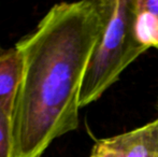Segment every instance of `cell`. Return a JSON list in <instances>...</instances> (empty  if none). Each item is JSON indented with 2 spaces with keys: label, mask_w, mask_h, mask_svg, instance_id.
Returning a JSON list of instances; mask_svg holds the SVG:
<instances>
[{
  "label": "cell",
  "mask_w": 158,
  "mask_h": 157,
  "mask_svg": "<svg viewBox=\"0 0 158 157\" xmlns=\"http://www.w3.org/2000/svg\"><path fill=\"white\" fill-rule=\"evenodd\" d=\"M112 0L53 6L16 42L23 76L11 119V157H41L53 141L79 127L80 90Z\"/></svg>",
  "instance_id": "6da1fadb"
},
{
  "label": "cell",
  "mask_w": 158,
  "mask_h": 157,
  "mask_svg": "<svg viewBox=\"0 0 158 157\" xmlns=\"http://www.w3.org/2000/svg\"><path fill=\"white\" fill-rule=\"evenodd\" d=\"M137 0H112V11L96 44L80 90V108L98 100L123 71L148 50L135 30Z\"/></svg>",
  "instance_id": "7a4b0ae2"
},
{
  "label": "cell",
  "mask_w": 158,
  "mask_h": 157,
  "mask_svg": "<svg viewBox=\"0 0 158 157\" xmlns=\"http://www.w3.org/2000/svg\"><path fill=\"white\" fill-rule=\"evenodd\" d=\"M101 140L117 157H158V118L131 131Z\"/></svg>",
  "instance_id": "3957f363"
},
{
  "label": "cell",
  "mask_w": 158,
  "mask_h": 157,
  "mask_svg": "<svg viewBox=\"0 0 158 157\" xmlns=\"http://www.w3.org/2000/svg\"><path fill=\"white\" fill-rule=\"evenodd\" d=\"M23 76V60L16 48H0V110L12 119Z\"/></svg>",
  "instance_id": "277c9868"
},
{
  "label": "cell",
  "mask_w": 158,
  "mask_h": 157,
  "mask_svg": "<svg viewBox=\"0 0 158 157\" xmlns=\"http://www.w3.org/2000/svg\"><path fill=\"white\" fill-rule=\"evenodd\" d=\"M11 118L0 110V157H11Z\"/></svg>",
  "instance_id": "5b68a950"
},
{
  "label": "cell",
  "mask_w": 158,
  "mask_h": 157,
  "mask_svg": "<svg viewBox=\"0 0 158 157\" xmlns=\"http://www.w3.org/2000/svg\"><path fill=\"white\" fill-rule=\"evenodd\" d=\"M90 157H117L109 147L103 144L102 140H98L93 147Z\"/></svg>",
  "instance_id": "8992f818"
},
{
  "label": "cell",
  "mask_w": 158,
  "mask_h": 157,
  "mask_svg": "<svg viewBox=\"0 0 158 157\" xmlns=\"http://www.w3.org/2000/svg\"><path fill=\"white\" fill-rule=\"evenodd\" d=\"M138 4L148 12L153 13L158 19V0H138Z\"/></svg>",
  "instance_id": "52a82bcc"
}]
</instances>
